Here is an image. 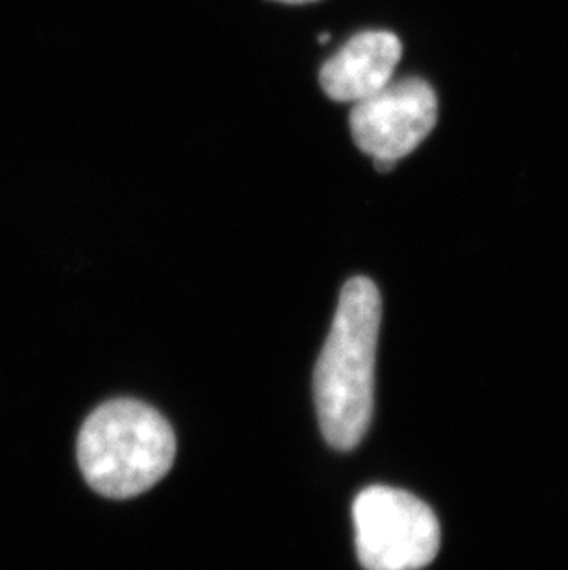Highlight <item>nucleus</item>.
<instances>
[{"mask_svg": "<svg viewBox=\"0 0 568 570\" xmlns=\"http://www.w3.org/2000/svg\"><path fill=\"white\" fill-rule=\"evenodd\" d=\"M381 320V292L375 283L368 277L349 279L314 370L320 429L339 451L360 445L370 431Z\"/></svg>", "mask_w": 568, "mask_h": 570, "instance_id": "nucleus-1", "label": "nucleus"}, {"mask_svg": "<svg viewBox=\"0 0 568 570\" xmlns=\"http://www.w3.org/2000/svg\"><path fill=\"white\" fill-rule=\"evenodd\" d=\"M176 434L156 409L135 399L100 404L78 436V463L87 484L109 499L150 490L170 471Z\"/></svg>", "mask_w": 568, "mask_h": 570, "instance_id": "nucleus-2", "label": "nucleus"}, {"mask_svg": "<svg viewBox=\"0 0 568 570\" xmlns=\"http://www.w3.org/2000/svg\"><path fill=\"white\" fill-rule=\"evenodd\" d=\"M354 541L365 570H419L435 560L441 527L429 504L398 488L371 485L353 502Z\"/></svg>", "mask_w": 568, "mask_h": 570, "instance_id": "nucleus-3", "label": "nucleus"}, {"mask_svg": "<svg viewBox=\"0 0 568 570\" xmlns=\"http://www.w3.org/2000/svg\"><path fill=\"white\" fill-rule=\"evenodd\" d=\"M438 122V97L421 78L392 80L381 91L354 104L351 134L360 150L375 161L398 165L423 142Z\"/></svg>", "mask_w": 568, "mask_h": 570, "instance_id": "nucleus-4", "label": "nucleus"}, {"mask_svg": "<svg viewBox=\"0 0 568 570\" xmlns=\"http://www.w3.org/2000/svg\"><path fill=\"white\" fill-rule=\"evenodd\" d=\"M401 56V39L395 33L365 30L323 63L320 86L334 102H360L393 80Z\"/></svg>", "mask_w": 568, "mask_h": 570, "instance_id": "nucleus-5", "label": "nucleus"}, {"mask_svg": "<svg viewBox=\"0 0 568 570\" xmlns=\"http://www.w3.org/2000/svg\"><path fill=\"white\" fill-rule=\"evenodd\" d=\"M277 2H283V4H311L316 0H277Z\"/></svg>", "mask_w": 568, "mask_h": 570, "instance_id": "nucleus-6", "label": "nucleus"}, {"mask_svg": "<svg viewBox=\"0 0 568 570\" xmlns=\"http://www.w3.org/2000/svg\"><path fill=\"white\" fill-rule=\"evenodd\" d=\"M329 39H331V36H329V33H322V36H320V43H329Z\"/></svg>", "mask_w": 568, "mask_h": 570, "instance_id": "nucleus-7", "label": "nucleus"}]
</instances>
